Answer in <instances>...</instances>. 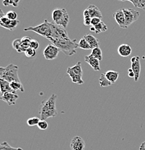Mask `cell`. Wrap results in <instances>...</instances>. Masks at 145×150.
Instances as JSON below:
<instances>
[{"mask_svg": "<svg viewBox=\"0 0 145 150\" xmlns=\"http://www.w3.org/2000/svg\"><path fill=\"white\" fill-rule=\"evenodd\" d=\"M132 52V48L129 44H126V43L120 45L118 48V54L122 57H128L131 55Z\"/></svg>", "mask_w": 145, "mask_h": 150, "instance_id": "9a60e30c", "label": "cell"}, {"mask_svg": "<svg viewBox=\"0 0 145 150\" xmlns=\"http://www.w3.org/2000/svg\"><path fill=\"white\" fill-rule=\"evenodd\" d=\"M60 52V50L54 44H49L45 48L43 51V56L45 59L47 60H53L55 59L59 55V53Z\"/></svg>", "mask_w": 145, "mask_h": 150, "instance_id": "9c48e42d", "label": "cell"}, {"mask_svg": "<svg viewBox=\"0 0 145 150\" xmlns=\"http://www.w3.org/2000/svg\"><path fill=\"white\" fill-rule=\"evenodd\" d=\"M18 66L10 64L6 67L0 68V79H3L9 82H19L20 78L18 76Z\"/></svg>", "mask_w": 145, "mask_h": 150, "instance_id": "3957f363", "label": "cell"}, {"mask_svg": "<svg viewBox=\"0 0 145 150\" xmlns=\"http://www.w3.org/2000/svg\"><path fill=\"white\" fill-rule=\"evenodd\" d=\"M79 48H82V49H85V50H89L91 49V47H90L89 43H87V41L85 40L84 38L80 39L79 42Z\"/></svg>", "mask_w": 145, "mask_h": 150, "instance_id": "83f0119b", "label": "cell"}, {"mask_svg": "<svg viewBox=\"0 0 145 150\" xmlns=\"http://www.w3.org/2000/svg\"><path fill=\"white\" fill-rule=\"evenodd\" d=\"M57 95L55 94H52L49 98L43 102L41 105L39 110V114L40 115V120H44L52 117H55L57 115V108H56V100H57Z\"/></svg>", "mask_w": 145, "mask_h": 150, "instance_id": "6da1fadb", "label": "cell"}, {"mask_svg": "<svg viewBox=\"0 0 145 150\" xmlns=\"http://www.w3.org/2000/svg\"><path fill=\"white\" fill-rule=\"evenodd\" d=\"M123 11L124 12V15H125L126 18V28L129 26H130L133 23L137 21L139 19L140 13L139 11L135 10V9L129 8V9H125L123 8Z\"/></svg>", "mask_w": 145, "mask_h": 150, "instance_id": "ba28073f", "label": "cell"}, {"mask_svg": "<svg viewBox=\"0 0 145 150\" xmlns=\"http://www.w3.org/2000/svg\"><path fill=\"white\" fill-rule=\"evenodd\" d=\"M20 0H3L2 4L5 7L12 5L14 7H18L19 5Z\"/></svg>", "mask_w": 145, "mask_h": 150, "instance_id": "d4e9b609", "label": "cell"}, {"mask_svg": "<svg viewBox=\"0 0 145 150\" xmlns=\"http://www.w3.org/2000/svg\"><path fill=\"white\" fill-rule=\"evenodd\" d=\"M83 38L87 40V43H89V45L91 47V49L97 48V47H99L98 39L96 38L95 36H93V35H90V34H86V35H84Z\"/></svg>", "mask_w": 145, "mask_h": 150, "instance_id": "e0dca14e", "label": "cell"}, {"mask_svg": "<svg viewBox=\"0 0 145 150\" xmlns=\"http://www.w3.org/2000/svg\"><path fill=\"white\" fill-rule=\"evenodd\" d=\"M37 126H38V129H40V130H46L48 127V123H47V121H44V120H40Z\"/></svg>", "mask_w": 145, "mask_h": 150, "instance_id": "1f68e13d", "label": "cell"}, {"mask_svg": "<svg viewBox=\"0 0 145 150\" xmlns=\"http://www.w3.org/2000/svg\"><path fill=\"white\" fill-rule=\"evenodd\" d=\"M40 121V118H38V117H33V118H29L27 121V124L29 126H38V123Z\"/></svg>", "mask_w": 145, "mask_h": 150, "instance_id": "f1b7e54d", "label": "cell"}, {"mask_svg": "<svg viewBox=\"0 0 145 150\" xmlns=\"http://www.w3.org/2000/svg\"><path fill=\"white\" fill-rule=\"evenodd\" d=\"M144 11H145V8H144Z\"/></svg>", "mask_w": 145, "mask_h": 150, "instance_id": "60d3db41", "label": "cell"}, {"mask_svg": "<svg viewBox=\"0 0 145 150\" xmlns=\"http://www.w3.org/2000/svg\"><path fill=\"white\" fill-rule=\"evenodd\" d=\"M90 55H92L93 56H94L95 58L98 59L100 62L103 60V53L99 47H97V48L92 49V52L90 54Z\"/></svg>", "mask_w": 145, "mask_h": 150, "instance_id": "7402d4cb", "label": "cell"}, {"mask_svg": "<svg viewBox=\"0 0 145 150\" xmlns=\"http://www.w3.org/2000/svg\"><path fill=\"white\" fill-rule=\"evenodd\" d=\"M85 61L93 68L94 71H99L100 69V61L98 59L95 58L92 55H88L85 56Z\"/></svg>", "mask_w": 145, "mask_h": 150, "instance_id": "5bb4252c", "label": "cell"}, {"mask_svg": "<svg viewBox=\"0 0 145 150\" xmlns=\"http://www.w3.org/2000/svg\"><path fill=\"white\" fill-rule=\"evenodd\" d=\"M71 150H85V143L80 137H74L70 144Z\"/></svg>", "mask_w": 145, "mask_h": 150, "instance_id": "8fae6325", "label": "cell"}, {"mask_svg": "<svg viewBox=\"0 0 145 150\" xmlns=\"http://www.w3.org/2000/svg\"><path fill=\"white\" fill-rule=\"evenodd\" d=\"M113 18L118 25L121 28H126V18L123 9H118L113 13Z\"/></svg>", "mask_w": 145, "mask_h": 150, "instance_id": "4fadbf2b", "label": "cell"}, {"mask_svg": "<svg viewBox=\"0 0 145 150\" xmlns=\"http://www.w3.org/2000/svg\"><path fill=\"white\" fill-rule=\"evenodd\" d=\"M66 72L69 77L71 78L72 82L77 84H82L84 83V81L82 78L83 71H82L80 62H78L72 67H69Z\"/></svg>", "mask_w": 145, "mask_h": 150, "instance_id": "8992f818", "label": "cell"}, {"mask_svg": "<svg viewBox=\"0 0 145 150\" xmlns=\"http://www.w3.org/2000/svg\"><path fill=\"white\" fill-rule=\"evenodd\" d=\"M90 31H92V32H94L95 33L98 34L100 33L105 32V31L108 30V27L102 21L101 23H100L99 24L97 25L96 26H94V27L92 26V27L90 28Z\"/></svg>", "mask_w": 145, "mask_h": 150, "instance_id": "44dd1931", "label": "cell"}, {"mask_svg": "<svg viewBox=\"0 0 145 150\" xmlns=\"http://www.w3.org/2000/svg\"><path fill=\"white\" fill-rule=\"evenodd\" d=\"M52 44L56 46L68 56H71L77 53V48H79V43H77L76 40H51Z\"/></svg>", "mask_w": 145, "mask_h": 150, "instance_id": "7a4b0ae2", "label": "cell"}, {"mask_svg": "<svg viewBox=\"0 0 145 150\" xmlns=\"http://www.w3.org/2000/svg\"><path fill=\"white\" fill-rule=\"evenodd\" d=\"M25 54L28 58H33L36 56V50L29 47L25 52Z\"/></svg>", "mask_w": 145, "mask_h": 150, "instance_id": "4dcf8cb0", "label": "cell"}, {"mask_svg": "<svg viewBox=\"0 0 145 150\" xmlns=\"http://www.w3.org/2000/svg\"><path fill=\"white\" fill-rule=\"evenodd\" d=\"M104 74H105V77L107 78L108 80L111 82L112 84L116 83L117 79H118V76H119L118 71H113V70H109Z\"/></svg>", "mask_w": 145, "mask_h": 150, "instance_id": "ffe728a7", "label": "cell"}, {"mask_svg": "<svg viewBox=\"0 0 145 150\" xmlns=\"http://www.w3.org/2000/svg\"><path fill=\"white\" fill-rule=\"evenodd\" d=\"M0 150H23L22 148H14L11 146L7 142H4L0 145Z\"/></svg>", "mask_w": 145, "mask_h": 150, "instance_id": "4316f807", "label": "cell"}, {"mask_svg": "<svg viewBox=\"0 0 145 150\" xmlns=\"http://www.w3.org/2000/svg\"><path fill=\"white\" fill-rule=\"evenodd\" d=\"M131 62H132V67L131 68L133 70L134 73V81L137 82L139 78L140 72H141V63H140V57L138 56H133L131 59Z\"/></svg>", "mask_w": 145, "mask_h": 150, "instance_id": "30bf717a", "label": "cell"}, {"mask_svg": "<svg viewBox=\"0 0 145 150\" xmlns=\"http://www.w3.org/2000/svg\"><path fill=\"white\" fill-rule=\"evenodd\" d=\"M139 150H145V142L141 143V144L140 145Z\"/></svg>", "mask_w": 145, "mask_h": 150, "instance_id": "f35d334b", "label": "cell"}, {"mask_svg": "<svg viewBox=\"0 0 145 150\" xmlns=\"http://www.w3.org/2000/svg\"><path fill=\"white\" fill-rule=\"evenodd\" d=\"M92 18L90 16H85L84 17V25L85 26L91 25Z\"/></svg>", "mask_w": 145, "mask_h": 150, "instance_id": "d590c367", "label": "cell"}, {"mask_svg": "<svg viewBox=\"0 0 145 150\" xmlns=\"http://www.w3.org/2000/svg\"><path fill=\"white\" fill-rule=\"evenodd\" d=\"M51 30H52V35L48 40H68L70 39L69 37L67 31L62 26L59 25L54 23H51Z\"/></svg>", "mask_w": 145, "mask_h": 150, "instance_id": "52a82bcc", "label": "cell"}, {"mask_svg": "<svg viewBox=\"0 0 145 150\" xmlns=\"http://www.w3.org/2000/svg\"><path fill=\"white\" fill-rule=\"evenodd\" d=\"M128 74H129V76L131 78H134V76H135V74L134 73L133 70H132V68L129 69V70H128Z\"/></svg>", "mask_w": 145, "mask_h": 150, "instance_id": "74e56055", "label": "cell"}, {"mask_svg": "<svg viewBox=\"0 0 145 150\" xmlns=\"http://www.w3.org/2000/svg\"><path fill=\"white\" fill-rule=\"evenodd\" d=\"M19 23H20V21L18 20H11L10 24H9L5 28L6 29L9 30H14L17 28V26L18 25Z\"/></svg>", "mask_w": 145, "mask_h": 150, "instance_id": "f546056e", "label": "cell"}, {"mask_svg": "<svg viewBox=\"0 0 145 150\" xmlns=\"http://www.w3.org/2000/svg\"><path fill=\"white\" fill-rule=\"evenodd\" d=\"M118 1H126V0H118Z\"/></svg>", "mask_w": 145, "mask_h": 150, "instance_id": "ab89813d", "label": "cell"}, {"mask_svg": "<svg viewBox=\"0 0 145 150\" xmlns=\"http://www.w3.org/2000/svg\"><path fill=\"white\" fill-rule=\"evenodd\" d=\"M18 98H19V95L16 93H5L1 97V100L4 101L9 105H15Z\"/></svg>", "mask_w": 145, "mask_h": 150, "instance_id": "7c38bea8", "label": "cell"}, {"mask_svg": "<svg viewBox=\"0 0 145 150\" xmlns=\"http://www.w3.org/2000/svg\"><path fill=\"white\" fill-rule=\"evenodd\" d=\"M52 19L54 23L66 29L69 22V16L64 8H57L54 9L52 12Z\"/></svg>", "mask_w": 145, "mask_h": 150, "instance_id": "277c9868", "label": "cell"}, {"mask_svg": "<svg viewBox=\"0 0 145 150\" xmlns=\"http://www.w3.org/2000/svg\"><path fill=\"white\" fill-rule=\"evenodd\" d=\"M0 88H1V94L5 93H15L10 87V82L4 80L3 79H0Z\"/></svg>", "mask_w": 145, "mask_h": 150, "instance_id": "ac0fdd59", "label": "cell"}, {"mask_svg": "<svg viewBox=\"0 0 145 150\" xmlns=\"http://www.w3.org/2000/svg\"><path fill=\"white\" fill-rule=\"evenodd\" d=\"M99 82H100V85L101 87H107L112 84L111 82H109V81L107 79V78L105 77V74H104V73L103 74H101L100 76Z\"/></svg>", "mask_w": 145, "mask_h": 150, "instance_id": "cb8c5ba5", "label": "cell"}, {"mask_svg": "<svg viewBox=\"0 0 145 150\" xmlns=\"http://www.w3.org/2000/svg\"><path fill=\"white\" fill-rule=\"evenodd\" d=\"M24 31H33L41 36L45 37L46 38H50L52 35V30H51V23L48 21L47 20H45L44 22L35 27H29L25 28Z\"/></svg>", "mask_w": 145, "mask_h": 150, "instance_id": "5b68a950", "label": "cell"}, {"mask_svg": "<svg viewBox=\"0 0 145 150\" xmlns=\"http://www.w3.org/2000/svg\"><path fill=\"white\" fill-rule=\"evenodd\" d=\"M87 10L90 12V15L92 18H102L103 15L101 13L100 10L99 8L94 4H90L88 7H87Z\"/></svg>", "mask_w": 145, "mask_h": 150, "instance_id": "2e32d148", "label": "cell"}, {"mask_svg": "<svg viewBox=\"0 0 145 150\" xmlns=\"http://www.w3.org/2000/svg\"><path fill=\"white\" fill-rule=\"evenodd\" d=\"M30 47L35 50L38 49L39 43L38 42V40H35V39H32V40L30 42Z\"/></svg>", "mask_w": 145, "mask_h": 150, "instance_id": "e575fe53", "label": "cell"}, {"mask_svg": "<svg viewBox=\"0 0 145 150\" xmlns=\"http://www.w3.org/2000/svg\"><path fill=\"white\" fill-rule=\"evenodd\" d=\"M134 4V6L138 8L144 9L145 8V0H126Z\"/></svg>", "mask_w": 145, "mask_h": 150, "instance_id": "484cf974", "label": "cell"}, {"mask_svg": "<svg viewBox=\"0 0 145 150\" xmlns=\"http://www.w3.org/2000/svg\"><path fill=\"white\" fill-rule=\"evenodd\" d=\"M31 40H32V38L29 36H25L21 38L22 44L24 45L25 46L28 47V48H29L30 47V44Z\"/></svg>", "mask_w": 145, "mask_h": 150, "instance_id": "d6a6232c", "label": "cell"}, {"mask_svg": "<svg viewBox=\"0 0 145 150\" xmlns=\"http://www.w3.org/2000/svg\"><path fill=\"white\" fill-rule=\"evenodd\" d=\"M6 15L10 20H16L18 18V14L15 11H9Z\"/></svg>", "mask_w": 145, "mask_h": 150, "instance_id": "836d02e7", "label": "cell"}, {"mask_svg": "<svg viewBox=\"0 0 145 150\" xmlns=\"http://www.w3.org/2000/svg\"><path fill=\"white\" fill-rule=\"evenodd\" d=\"M101 19L100 18H92V21H91V25L93 27L94 26H96L97 25L99 24L100 23H101Z\"/></svg>", "mask_w": 145, "mask_h": 150, "instance_id": "8d00e7d4", "label": "cell"}, {"mask_svg": "<svg viewBox=\"0 0 145 150\" xmlns=\"http://www.w3.org/2000/svg\"><path fill=\"white\" fill-rule=\"evenodd\" d=\"M12 47H13V48H15L18 53H25L26 50L28 48V47L25 46L24 45L22 44V41L20 38L15 39V40H13V42H12Z\"/></svg>", "mask_w": 145, "mask_h": 150, "instance_id": "d6986e66", "label": "cell"}, {"mask_svg": "<svg viewBox=\"0 0 145 150\" xmlns=\"http://www.w3.org/2000/svg\"><path fill=\"white\" fill-rule=\"evenodd\" d=\"M10 87L15 92H16L17 90H20L22 93H24L25 91L24 87H23V85L22 84L21 82H15V81L10 82Z\"/></svg>", "mask_w": 145, "mask_h": 150, "instance_id": "603a6c76", "label": "cell"}]
</instances>
